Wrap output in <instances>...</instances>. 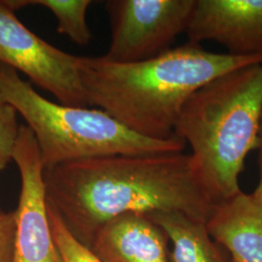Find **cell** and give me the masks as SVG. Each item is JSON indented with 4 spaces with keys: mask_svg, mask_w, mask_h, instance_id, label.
<instances>
[{
    "mask_svg": "<svg viewBox=\"0 0 262 262\" xmlns=\"http://www.w3.org/2000/svg\"><path fill=\"white\" fill-rule=\"evenodd\" d=\"M44 181L48 204L88 248L119 215L179 212L208 222L216 207L183 151L79 159L44 169Z\"/></svg>",
    "mask_w": 262,
    "mask_h": 262,
    "instance_id": "1",
    "label": "cell"
},
{
    "mask_svg": "<svg viewBox=\"0 0 262 262\" xmlns=\"http://www.w3.org/2000/svg\"><path fill=\"white\" fill-rule=\"evenodd\" d=\"M261 63L260 57L215 54L187 42L134 63L80 56L79 74L90 106L141 136L164 140L175 136L181 111L201 86L235 69Z\"/></svg>",
    "mask_w": 262,
    "mask_h": 262,
    "instance_id": "2",
    "label": "cell"
},
{
    "mask_svg": "<svg viewBox=\"0 0 262 262\" xmlns=\"http://www.w3.org/2000/svg\"><path fill=\"white\" fill-rule=\"evenodd\" d=\"M262 109V63L227 72L192 94L174 133L191 148V159L210 195L220 204L242 192L245 159L257 147Z\"/></svg>",
    "mask_w": 262,
    "mask_h": 262,
    "instance_id": "3",
    "label": "cell"
},
{
    "mask_svg": "<svg viewBox=\"0 0 262 262\" xmlns=\"http://www.w3.org/2000/svg\"><path fill=\"white\" fill-rule=\"evenodd\" d=\"M0 96L32 131L44 169L96 157L178 152L187 145L176 135L164 140L141 136L100 109L50 101L15 69L2 64Z\"/></svg>",
    "mask_w": 262,
    "mask_h": 262,
    "instance_id": "4",
    "label": "cell"
},
{
    "mask_svg": "<svg viewBox=\"0 0 262 262\" xmlns=\"http://www.w3.org/2000/svg\"><path fill=\"white\" fill-rule=\"evenodd\" d=\"M195 0H107L111 41L104 58L114 63L148 60L186 32Z\"/></svg>",
    "mask_w": 262,
    "mask_h": 262,
    "instance_id": "5",
    "label": "cell"
},
{
    "mask_svg": "<svg viewBox=\"0 0 262 262\" xmlns=\"http://www.w3.org/2000/svg\"><path fill=\"white\" fill-rule=\"evenodd\" d=\"M7 0H0V64L9 66L29 80L58 103L88 107L80 80V56L66 53L29 30Z\"/></svg>",
    "mask_w": 262,
    "mask_h": 262,
    "instance_id": "6",
    "label": "cell"
},
{
    "mask_svg": "<svg viewBox=\"0 0 262 262\" xmlns=\"http://www.w3.org/2000/svg\"><path fill=\"white\" fill-rule=\"evenodd\" d=\"M20 176V192L15 215L12 262H60L48 215L44 166L35 137L28 125L19 126L13 152Z\"/></svg>",
    "mask_w": 262,
    "mask_h": 262,
    "instance_id": "7",
    "label": "cell"
},
{
    "mask_svg": "<svg viewBox=\"0 0 262 262\" xmlns=\"http://www.w3.org/2000/svg\"><path fill=\"white\" fill-rule=\"evenodd\" d=\"M188 42L215 41L228 55L262 58V0H195Z\"/></svg>",
    "mask_w": 262,
    "mask_h": 262,
    "instance_id": "8",
    "label": "cell"
},
{
    "mask_svg": "<svg viewBox=\"0 0 262 262\" xmlns=\"http://www.w3.org/2000/svg\"><path fill=\"white\" fill-rule=\"evenodd\" d=\"M168 238L146 215L124 214L100 227L90 249L103 262H171Z\"/></svg>",
    "mask_w": 262,
    "mask_h": 262,
    "instance_id": "9",
    "label": "cell"
},
{
    "mask_svg": "<svg viewBox=\"0 0 262 262\" xmlns=\"http://www.w3.org/2000/svg\"><path fill=\"white\" fill-rule=\"evenodd\" d=\"M207 228L232 262H262V202L243 191L217 204Z\"/></svg>",
    "mask_w": 262,
    "mask_h": 262,
    "instance_id": "10",
    "label": "cell"
},
{
    "mask_svg": "<svg viewBox=\"0 0 262 262\" xmlns=\"http://www.w3.org/2000/svg\"><path fill=\"white\" fill-rule=\"evenodd\" d=\"M147 216L171 241V262H232L211 237L207 222L179 212L155 213Z\"/></svg>",
    "mask_w": 262,
    "mask_h": 262,
    "instance_id": "11",
    "label": "cell"
},
{
    "mask_svg": "<svg viewBox=\"0 0 262 262\" xmlns=\"http://www.w3.org/2000/svg\"><path fill=\"white\" fill-rule=\"evenodd\" d=\"M92 3L91 0H12L16 10L30 5L50 10L56 18L57 32L83 47L90 45L93 40L86 23V11Z\"/></svg>",
    "mask_w": 262,
    "mask_h": 262,
    "instance_id": "12",
    "label": "cell"
},
{
    "mask_svg": "<svg viewBox=\"0 0 262 262\" xmlns=\"http://www.w3.org/2000/svg\"><path fill=\"white\" fill-rule=\"evenodd\" d=\"M48 215L60 262H103L69 232L56 210L49 204Z\"/></svg>",
    "mask_w": 262,
    "mask_h": 262,
    "instance_id": "13",
    "label": "cell"
},
{
    "mask_svg": "<svg viewBox=\"0 0 262 262\" xmlns=\"http://www.w3.org/2000/svg\"><path fill=\"white\" fill-rule=\"evenodd\" d=\"M17 114L12 105L5 101L0 102V171L13 160L19 131Z\"/></svg>",
    "mask_w": 262,
    "mask_h": 262,
    "instance_id": "14",
    "label": "cell"
},
{
    "mask_svg": "<svg viewBox=\"0 0 262 262\" xmlns=\"http://www.w3.org/2000/svg\"><path fill=\"white\" fill-rule=\"evenodd\" d=\"M14 212L0 210V262H12L15 243Z\"/></svg>",
    "mask_w": 262,
    "mask_h": 262,
    "instance_id": "15",
    "label": "cell"
},
{
    "mask_svg": "<svg viewBox=\"0 0 262 262\" xmlns=\"http://www.w3.org/2000/svg\"><path fill=\"white\" fill-rule=\"evenodd\" d=\"M258 150V167H259V181L257 187H255L253 193H252L255 199L262 202V109L259 119V127H258V136H257V147Z\"/></svg>",
    "mask_w": 262,
    "mask_h": 262,
    "instance_id": "16",
    "label": "cell"
},
{
    "mask_svg": "<svg viewBox=\"0 0 262 262\" xmlns=\"http://www.w3.org/2000/svg\"><path fill=\"white\" fill-rule=\"evenodd\" d=\"M0 102H3V100H2V98H1V96H0Z\"/></svg>",
    "mask_w": 262,
    "mask_h": 262,
    "instance_id": "17",
    "label": "cell"
}]
</instances>
